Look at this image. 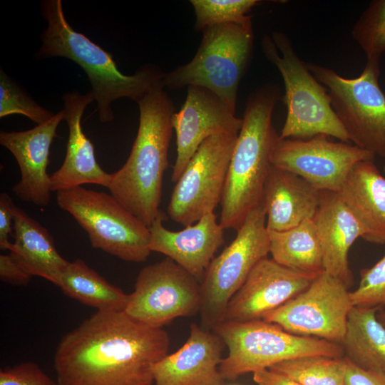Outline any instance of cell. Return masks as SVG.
I'll return each instance as SVG.
<instances>
[{"label": "cell", "instance_id": "10", "mask_svg": "<svg viewBox=\"0 0 385 385\" xmlns=\"http://www.w3.org/2000/svg\"><path fill=\"white\" fill-rule=\"evenodd\" d=\"M233 241L214 257L200 283V327L211 331L222 322L226 307L250 272L270 253V237L262 202L245 217Z\"/></svg>", "mask_w": 385, "mask_h": 385}, {"label": "cell", "instance_id": "31", "mask_svg": "<svg viewBox=\"0 0 385 385\" xmlns=\"http://www.w3.org/2000/svg\"><path fill=\"white\" fill-rule=\"evenodd\" d=\"M21 114L38 125L45 123L54 114L35 102L1 69L0 118Z\"/></svg>", "mask_w": 385, "mask_h": 385}, {"label": "cell", "instance_id": "20", "mask_svg": "<svg viewBox=\"0 0 385 385\" xmlns=\"http://www.w3.org/2000/svg\"><path fill=\"white\" fill-rule=\"evenodd\" d=\"M63 100L68 139L63 164L51 175V191L57 192L88 183L108 188L111 174L104 171L96 161L93 145L81 125L84 110L94 100L92 91L83 95L66 93Z\"/></svg>", "mask_w": 385, "mask_h": 385}, {"label": "cell", "instance_id": "21", "mask_svg": "<svg viewBox=\"0 0 385 385\" xmlns=\"http://www.w3.org/2000/svg\"><path fill=\"white\" fill-rule=\"evenodd\" d=\"M319 240L324 271L348 289L354 284L349 251L364 230L337 192L322 191L317 211L312 218Z\"/></svg>", "mask_w": 385, "mask_h": 385}, {"label": "cell", "instance_id": "15", "mask_svg": "<svg viewBox=\"0 0 385 385\" xmlns=\"http://www.w3.org/2000/svg\"><path fill=\"white\" fill-rule=\"evenodd\" d=\"M319 274L293 270L265 257L231 298L222 322L262 319L305 290Z\"/></svg>", "mask_w": 385, "mask_h": 385}, {"label": "cell", "instance_id": "13", "mask_svg": "<svg viewBox=\"0 0 385 385\" xmlns=\"http://www.w3.org/2000/svg\"><path fill=\"white\" fill-rule=\"evenodd\" d=\"M349 289L326 272L302 292L265 314L262 319L285 331L342 344L354 305Z\"/></svg>", "mask_w": 385, "mask_h": 385}, {"label": "cell", "instance_id": "35", "mask_svg": "<svg viewBox=\"0 0 385 385\" xmlns=\"http://www.w3.org/2000/svg\"><path fill=\"white\" fill-rule=\"evenodd\" d=\"M32 275L26 271L10 255H0V278L16 285H26Z\"/></svg>", "mask_w": 385, "mask_h": 385}, {"label": "cell", "instance_id": "32", "mask_svg": "<svg viewBox=\"0 0 385 385\" xmlns=\"http://www.w3.org/2000/svg\"><path fill=\"white\" fill-rule=\"evenodd\" d=\"M354 307L382 308L385 305V253L372 267L360 272L358 287L350 292Z\"/></svg>", "mask_w": 385, "mask_h": 385}, {"label": "cell", "instance_id": "17", "mask_svg": "<svg viewBox=\"0 0 385 385\" xmlns=\"http://www.w3.org/2000/svg\"><path fill=\"white\" fill-rule=\"evenodd\" d=\"M65 113L62 110L48 120L34 128L20 132L0 133V143L17 161L21 173L13 192L22 200L39 206L51 201V175L47 173L49 150L56 130Z\"/></svg>", "mask_w": 385, "mask_h": 385}, {"label": "cell", "instance_id": "33", "mask_svg": "<svg viewBox=\"0 0 385 385\" xmlns=\"http://www.w3.org/2000/svg\"><path fill=\"white\" fill-rule=\"evenodd\" d=\"M0 385H58L34 362H24L0 371Z\"/></svg>", "mask_w": 385, "mask_h": 385}, {"label": "cell", "instance_id": "29", "mask_svg": "<svg viewBox=\"0 0 385 385\" xmlns=\"http://www.w3.org/2000/svg\"><path fill=\"white\" fill-rule=\"evenodd\" d=\"M352 36L367 60H379L385 52V0H373L352 29Z\"/></svg>", "mask_w": 385, "mask_h": 385}, {"label": "cell", "instance_id": "6", "mask_svg": "<svg viewBox=\"0 0 385 385\" xmlns=\"http://www.w3.org/2000/svg\"><path fill=\"white\" fill-rule=\"evenodd\" d=\"M261 47L284 82L282 100L287 112L279 138L307 139L324 135L349 143L348 134L332 108L327 89L297 54L286 34L274 31L271 36H264Z\"/></svg>", "mask_w": 385, "mask_h": 385}, {"label": "cell", "instance_id": "26", "mask_svg": "<svg viewBox=\"0 0 385 385\" xmlns=\"http://www.w3.org/2000/svg\"><path fill=\"white\" fill-rule=\"evenodd\" d=\"M58 286L67 296L97 311L123 312L129 299V294L108 282L81 259L69 262Z\"/></svg>", "mask_w": 385, "mask_h": 385}, {"label": "cell", "instance_id": "5", "mask_svg": "<svg viewBox=\"0 0 385 385\" xmlns=\"http://www.w3.org/2000/svg\"><path fill=\"white\" fill-rule=\"evenodd\" d=\"M200 44L193 58L165 73V88H205L235 113L241 79L252 59L254 32L252 16L242 22L213 25L202 30Z\"/></svg>", "mask_w": 385, "mask_h": 385}, {"label": "cell", "instance_id": "28", "mask_svg": "<svg viewBox=\"0 0 385 385\" xmlns=\"http://www.w3.org/2000/svg\"><path fill=\"white\" fill-rule=\"evenodd\" d=\"M347 366L345 357L307 356L279 362L269 369L301 385H345Z\"/></svg>", "mask_w": 385, "mask_h": 385}, {"label": "cell", "instance_id": "11", "mask_svg": "<svg viewBox=\"0 0 385 385\" xmlns=\"http://www.w3.org/2000/svg\"><path fill=\"white\" fill-rule=\"evenodd\" d=\"M201 306L200 283L165 257L140 271L124 312L148 326L163 328L178 317L196 314Z\"/></svg>", "mask_w": 385, "mask_h": 385}, {"label": "cell", "instance_id": "4", "mask_svg": "<svg viewBox=\"0 0 385 385\" xmlns=\"http://www.w3.org/2000/svg\"><path fill=\"white\" fill-rule=\"evenodd\" d=\"M41 12L48 26L41 35L42 45L38 56L64 57L84 70L92 86L101 122L113 119L111 106L113 101L120 98L137 101L163 79L165 73L152 65L141 66L133 75L121 73L110 53L73 30L65 18L61 0L44 1Z\"/></svg>", "mask_w": 385, "mask_h": 385}, {"label": "cell", "instance_id": "25", "mask_svg": "<svg viewBox=\"0 0 385 385\" xmlns=\"http://www.w3.org/2000/svg\"><path fill=\"white\" fill-rule=\"evenodd\" d=\"M379 309L354 306L342 346L345 358L354 365L385 373V328L376 317Z\"/></svg>", "mask_w": 385, "mask_h": 385}, {"label": "cell", "instance_id": "24", "mask_svg": "<svg viewBox=\"0 0 385 385\" xmlns=\"http://www.w3.org/2000/svg\"><path fill=\"white\" fill-rule=\"evenodd\" d=\"M13 230L9 255L31 275L58 286L69 262L58 253L47 229L15 205Z\"/></svg>", "mask_w": 385, "mask_h": 385}, {"label": "cell", "instance_id": "14", "mask_svg": "<svg viewBox=\"0 0 385 385\" xmlns=\"http://www.w3.org/2000/svg\"><path fill=\"white\" fill-rule=\"evenodd\" d=\"M375 157L358 146L319 135L307 139H279L272 164L294 173L320 191L339 192L351 168Z\"/></svg>", "mask_w": 385, "mask_h": 385}, {"label": "cell", "instance_id": "39", "mask_svg": "<svg viewBox=\"0 0 385 385\" xmlns=\"http://www.w3.org/2000/svg\"><path fill=\"white\" fill-rule=\"evenodd\" d=\"M383 174L385 175V165L383 168Z\"/></svg>", "mask_w": 385, "mask_h": 385}, {"label": "cell", "instance_id": "27", "mask_svg": "<svg viewBox=\"0 0 385 385\" xmlns=\"http://www.w3.org/2000/svg\"><path fill=\"white\" fill-rule=\"evenodd\" d=\"M268 233L270 253L277 263L306 272L324 271L322 249L312 219L287 230H268Z\"/></svg>", "mask_w": 385, "mask_h": 385}, {"label": "cell", "instance_id": "38", "mask_svg": "<svg viewBox=\"0 0 385 385\" xmlns=\"http://www.w3.org/2000/svg\"><path fill=\"white\" fill-rule=\"evenodd\" d=\"M376 317L385 328V310L382 308L379 309L376 313Z\"/></svg>", "mask_w": 385, "mask_h": 385}, {"label": "cell", "instance_id": "12", "mask_svg": "<svg viewBox=\"0 0 385 385\" xmlns=\"http://www.w3.org/2000/svg\"><path fill=\"white\" fill-rule=\"evenodd\" d=\"M237 135H212L200 145L171 194L168 215L174 222L187 227L214 212L221 202Z\"/></svg>", "mask_w": 385, "mask_h": 385}, {"label": "cell", "instance_id": "1", "mask_svg": "<svg viewBox=\"0 0 385 385\" xmlns=\"http://www.w3.org/2000/svg\"><path fill=\"white\" fill-rule=\"evenodd\" d=\"M170 339L124 311H97L61 339L53 359L58 385H154V366Z\"/></svg>", "mask_w": 385, "mask_h": 385}, {"label": "cell", "instance_id": "2", "mask_svg": "<svg viewBox=\"0 0 385 385\" xmlns=\"http://www.w3.org/2000/svg\"><path fill=\"white\" fill-rule=\"evenodd\" d=\"M136 102L140 111L137 135L125 164L111 174L108 188L127 210L149 227L160 211L175 108L163 79Z\"/></svg>", "mask_w": 385, "mask_h": 385}, {"label": "cell", "instance_id": "9", "mask_svg": "<svg viewBox=\"0 0 385 385\" xmlns=\"http://www.w3.org/2000/svg\"><path fill=\"white\" fill-rule=\"evenodd\" d=\"M307 64L327 88L349 140L375 158L385 160V93L379 84V60H367L361 73L353 78L314 63Z\"/></svg>", "mask_w": 385, "mask_h": 385}, {"label": "cell", "instance_id": "19", "mask_svg": "<svg viewBox=\"0 0 385 385\" xmlns=\"http://www.w3.org/2000/svg\"><path fill=\"white\" fill-rule=\"evenodd\" d=\"M224 346L215 333L191 324L185 343L154 366V385H225L219 370Z\"/></svg>", "mask_w": 385, "mask_h": 385}, {"label": "cell", "instance_id": "37", "mask_svg": "<svg viewBox=\"0 0 385 385\" xmlns=\"http://www.w3.org/2000/svg\"><path fill=\"white\" fill-rule=\"evenodd\" d=\"M252 374L253 381L257 385H301L291 378L269 369Z\"/></svg>", "mask_w": 385, "mask_h": 385}, {"label": "cell", "instance_id": "7", "mask_svg": "<svg viewBox=\"0 0 385 385\" xmlns=\"http://www.w3.org/2000/svg\"><path fill=\"white\" fill-rule=\"evenodd\" d=\"M228 349L219 370L225 380L269 369L279 362L307 356L344 357L342 344L289 333L280 326L257 319L222 321L212 329Z\"/></svg>", "mask_w": 385, "mask_h": 385}, {"label": "cell", "instance_id": "3", "mask_svg": "<svg viewBox=\"0 0 385 385\" xmlns=\"http://www.w3.org/2000/svg\"><path fill=\"white\" fill-rule=\"evenodd\" d=\"M279 88L267 84L251 93L231 156L220 202V224L237 230L248 213L261 204L279 139L272 114Z\"/></svg>", "mask_w": 385, "mask_h": 385}, {"label": "cell", "instance_id": "34", "mask_svg": "<svg viewBox=\"0 0 385 385\" xmlns=\"http://www.w3.org/2000/svg\"><path fill=\"white\" fill-rule=\"evenodd\" d=\"M15 205L11 197L6 192L0 195V249L9 250L12 242L9 241L11 233L12 221L14 220V209Z\"/></svg>", "mask_w": 385, "mask_h": 385}, {"label": "cell", "instance_id": "22", "mask_svg": "<svg viewBox=\"0 0 385 385\" xmlns=\"http://www.w3.org/2000/svg\"><path fill=\"white\" fill-rule=\"evenodd\" d=\"M321 192L299 175L272 165L262 200L267 230L284 231L312 219L320 203Z\"/></svg>", "mask_w": 385, "mask_h": 385}, {"label": "cell", "instance_id": "16", "mask_svg": "<svg viewBox=\"0 0 385 385\" xmlns=\"http://www.w3.org/2000/svg\"><path fill=\"white\" fill-rule=\"evenodd\" d=\"M184 103L173 116L177 158L171 180L177 182L200 145L219 134L238 135L242 118L235 117L215 94L199 86L187 87Z\"/></svg>", "mask_w": 385, "mask_h": 385}, {"label": "cell", "instance_id": "8", "mask_svg": "<svg viewBox=\"0 0 385 385\" xmlns=\"http://www.w3.org/2000/svg\"><path fill=\"white\" fill-rule=\"evenodd\" d=\"M56 201L86 232L93 248L126 262L147 260L148 227L112 195L78 186L57 192Z\"/></svg>", "mask_w": 385, "mask_h": 385}, {"label": "cell", "instance_id": "18", "mask_svg": "<svg viewBox=\"0 0 385 385\" xmlns=\"http://www.w3.org/2000/svg\"><path fill=\"white\" fill-rule=\"evenodd\" d=\"M165 219L160 210L148 227L150 250L172 259L201 283L215 252L224 243L225 229L215 212L180 231L166 229L163 224Z\"/></svg>", "mask_w": 385, "mask_h": 385}, {"label": "cell", "instance_id": "23", "mask_svg": "<svg viewBox=\"0 0 385 385\" xmlns=\"http://www.w3.org/2000/svg\"><path fill=\"white\" fill-rule=\"evenodd\" d=\"M374 161L356 163L337 192L361 225L362 239L385 245V175Z\"/></svg>", "mask_w": 385, "mask_h": 385}, {"label": "cell", "instance_id": "30", "mask_svg": "<svg viewBox=\"0 0 385 385\" xmlns=\"http://www.w3.org/2000/svg\"><path fill=\"white\" fill-rule=\"evenodd\" d=\"M195 14V28L242 22L249 18L252 9L261 4L258 0H191Z\"/></svg>", "mask_w": 385, "mask_h": 385}, {"label": "cell", "instance_id": "36", "mask_svg": "<svg viewBox=\"0 0 385 385\" xmlns=\"http://www.w3.org/2000/svg\"><path fill=\"white\" fill-rule=\"evenodd\" d=\"M347 362L345 385H385V373L374 370H365L348 360Z\"/></svg>", "mask_w": 385, "mask_h": 385}]
</instances>
